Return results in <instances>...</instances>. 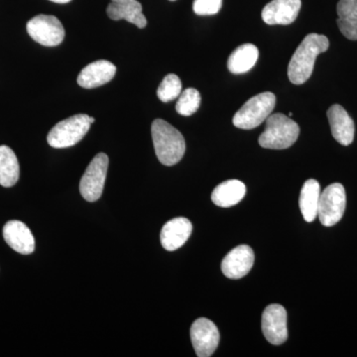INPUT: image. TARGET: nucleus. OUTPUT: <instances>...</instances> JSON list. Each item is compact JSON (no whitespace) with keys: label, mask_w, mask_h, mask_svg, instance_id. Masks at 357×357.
I'll list each match as a JSON object with an SVG mask.
<instances>
[{"label":"nucleus","mask_w":357,"mask_h":357,"mask_svg":"<svg viewBox=\"0 0 357 357\" xmlns=\"http://www.w3.org/2000/svg\"><path fill=\"white\" fill-rule=\"evenodd\" d=\"M170 1H176V0H170Z\"/></svg>","instance_id":"obj_29"},{"label":"nucleus","mask_w":357,"mask_h":357,"mask_svg":"<svg viewBox=\"0 0 357 357\" xmlns=\"http://www.w3.org/2000/svg\"><path fill=\"white\" fill-rule=\"evenodd\" d=\"M201 105V93L196 89H187L178 96L176 110L183 116H190L199 109Z\"/></svg>","instance_id":"obj_23"},{"label":"nucleus","mask_w":357,"mask_h":357,"mask_svg":"<svg viewBox=\"0 0 357 357\" xmlns=\"http://www.w3.org/2000/svg\"><path fill=\"white\" fill-rule=\"evenodd\" d=\"M96 119H93V117L89 116V122H91V124L95 123Z\"/></svg>","instance_id":"obj_28"},{"label":"nucleus","mask_w":357,"mask_h":357,"mask_svg":"<svg viewBox=\"0 0 357 357\" xmlns=\"http://www.w3.org/2000/svg\"><path fill=\"white\" fill-rule=\"evenodd\" d=\"M255 264V252L250 246L239 245L232 249L229 255L223 258L222 271L229 279L243 278L250 271Z\"/></svg>","instance_id":"obj_11"},{"label":"nucleus","mask_w":357,"mask_h":357,"mask_svg":"<svg viewBox=\"0 0 357 357\" xmlns=\"http://www.w3.org/2000/svg\"><path fill=\"white\" fill-rule=\"evenodd\" d=\"M91 126L88 114L74 115L56 124L47 136V141L54 148L74 146L83 139Z\"/></svg>","instance_id":"obj_5"},{"label":"nucleus","mask_w":357,"mask_h":357,"mask_svg":"<svg viewBox=\"0 0 357 357\" xmlns=\"http://www.w3.org/2000/svg\"><path fill=\"white\" fill-rule=\"evenodd\" d=\"M337 23L345 38L357 40V0H340Z\"/></svg>","instance_id":"obj_20"},{"label":"nucleus","mask_w":357,"mask_h":357,"mask_svg":"<svg viewBox=\"0 0 357 357\" xmlns=\"http://www.w3.org/2000/svg\"><path fill=\"white\" fill-rule=\"evenodd\" d=\"M52 2H55V3L59 4H65L69 3V2L72 1V0H50Z\"/></svg>","instance_id":"obj_26"},{"label":"nucleus","mask_w":357,"mask_h":357,"mask_svg":"<svg viewBox=\"0 0 357 357\" xmlns=\"http://www.w3.org/2000/svg\"><path fill=\"white\" fill-rule=\"evenodd\" d=\"M110 20H126L140 29L146 27L147 20L142 13V6L137 0L128 2H112L107 8Z\"/></svg>","instance_id":"obj_17"},{"label":"nucleus","mask_w":357,"mask_h":357,"mask_svg":"<svg viewBox=\"0 0 357 357\" xmlns=\"http://www.w3.org/2000/svg\"><path fill=\"white\" fill-rule=\"evenodd\" d=\"M319 197L321 187L318 181L310 178L301 190L299 201L301 213L307 222H314L318 217Z\"/></svg>","instance_id":"obj_19"},{"label":"nucleus","mask_w":357,"mask_h":357,"mask_svg":"<svg viewBox=\"0 0 357 357\" xmlns=\"http://www.w3.org/2000/svg\"><path fill=\"white\" fill-rule=\"evenodd\" d=\"M192 222L185 218H176L165 223L161 230L162 246L168 251L182 248L191 236Z\"/></svg>","instance_id":"obj_16"},{"label":"nucleus","mask_w":357,"mask_h":357,"mask_svg":"<svg viewBox=\"0 0 357 357\" xmlns=\"http://www.w3.org/2000/svg\"><path fill=\"white\" fill-rule=\"evenodd\" d=\"M275 105L276 96L269 91L253 96L234 115V126L248 130L257 128L271 115Z\"/></svg>","instance_id":"obj_4"},{"label":"nucleus","mask_w":357,"mask_h":357,"mask_svg":"<svg viewBox=\"0 0 357 357\" xmlns=\"http://www.w3.org/2000/svg\"><path fill=\"white\" fill-rule=\"evenodd\" d=\"M326 114L333 138L344 146L351 145L354 142L356 126L347 110L342 105H333Z\"/></svg>","instance_id":"obj_15"},{"label":"nucleus","mask_w":357,"mask_h":357,"mask_svg":"<svg viewBox=\"0 0 357 357\" xmlns=\"http://www.w3.org/2000/svg\"><path fill=\"white\" fill-rule=\"evenodd\" d=\"M109 162L107 154L98 153L89 163L79 183V192L86 201L96 202L102 197Z\"/></svg>","instance_id":"obj_7"},{"label":"nucleus","mask_w":357,"mask_h":357,"mask_svg":"<svg viewBox=\"0 0 357 357\" xmlns=\"http://www.w3.org/2000/svg\"><path fill=\"white\" fill-rule=\"evenodd\" d=\"M330 41L325 35H307L294 53L288 67V77L291 83L303 84L311 77L314 63L321 53L328 50Z\"/></svg>","instance_id":"obj_1"},{"label":"nucleus","mask_w":357,"mask_h":357,"mask_svg":"<svg viewBox=\"0 0 357 357\" xmlns=\"http://www.w3.org/2000/svg\"><path fill=\"white\" fill-rule=\"evenodd\" d=\"M3 237L16 252L31 255L35 250V239L29 227L20 220H10L4 225Z\"/></svg>","instance_id":"obj_14"},{"label":"nucleus","mask_w":357,"mask_h":357,"mask_svg":"<svg viewBox=\"0 0 357 357\" xmlns=\"http://www.w3.org/2000/svg\"><path fill=\"white\" fill-rule=\"evenodd\" d=\"M191 340L195 351L199 357L213 356L220 344V332L217 326L206 318L194 321L191 328Z\"/></svg>","instance_id":"obj_10"},{"label":"nucleus","mask_w":357,"mask_h":357,"mask_svg":"<svg viewBox=\"0 0 357 357\" xmlns=\"http://www.w3.org/2000/svg\"><path fill=\"white\" fill-rule=\"evenodd\" d=\"M151 133L159 161L165 166L178 164L185 152V139L180 131L163 119H155Z\"/></svg>","instance_id":"obj_2"},{"label":"nucleus","mask_w":357,"mask_h":357,"mask_svg":"<svg viewBox=\"0 0 357 357\" xmlns=\"http://www.w3.org/2000/svg\"><path fill=\"white\" fill-rule=\"evenodd\" d=\"M347 206V195L344 185L335 183L328 185L319 197L318 217L325 227L337 225L342 217Z\"/></svg>","instance_id":"obj_6"},{"label":"nucleus","mask_w":357,"mask_h":357,"mask_svg":"<svg viewBox=\"0 0 357 357\" xmlns=\"http://www.w3.org/2000/svg\"><path fill=\"white\" fill-rule=\"evenodd\" d=\"M245 194L246 187L241 181H225L213 190L211 201L220 208H230L238 204Z\"/></svg>","instance_id":"obj_18"},{"label":"nucleus","mask_w":357,"mask_h":357,"mask_svg":"<svg viewBox=\"0 0 357 357\" xmlns=\"http://www.w3.org/2000/svg\"><path fill=\"white\" fill-rule=\"evenodd\" d=\"M20 168L13 150L6 145L0 146V185L13 187L20 178Z\"/></svg>","instance_id":"obj_22"},{"label":"nucleus","mask_w":357,"mask_h":357,"mask_svg":"<svg viewBox=\"0 0 357 357\" xmlns=\"http://www.w3.org/2000/svg\"><path fill=\"white\" fill-rule=\"evenodd\" d=\"M299 134V126L293 119L283 114H275L266 119V128L258 141L260 146L266 149H287L297 141Z\"/></svg>","instance_id":"obj_3"},{"label":"nucleus","mask_w":357,"mask_h":357,"mask_svg":"<svg viewBox=\"0 0 357 357\" xmlns=\"http://www.w3.org/2000/svg\"><path fill=\"white\" fill-rule=\"evenodd\" d=\"M222 0H194L192 9L198 15H215L220 10Z\"/></svg>","instance_id":"obj_25"},{"label":"nucleus","mask_w":357,"mask_h":357,"mask_svg":"<svg viewBox=\"0 0 357 357\" xmlns=\"http://www.w3.org/2000/svg\"><path fill=\"white\" fill-rule=\"evenodd\" d=\"M182 93V82L175 74H170L164 77L158 89L157 96L162 102H170L178 98Z\"/></svg>","instance_id":"obj_24"},{"label":"nucleus","mask_w":357,"mask_h":357,"mask_svg":"<svg viewBox=\"0 0 357 357\" xmlns=\"http://www.w3.org/2000/svg\"><path fill=\"white\" fill-rule=\"evenodd\" d=\"M301 0H272L262 10V20L269 25H289L299 15Z\"/></svg>","instance_id":"obj_12"},{"label":"nucleus","mask_w":357,"mask_h":357,"mask_svg":"<svg viewBox=\"0 0 357 357\" xmlns=\"http://www.w3.org/2000/svg\"><path fill=\"white\" fill-rule=\"evenodd\" d=\"M27 32L34 41L46 47L58 46L65 38L64 26L53 15L35 16L27 23Z\"/></svg>","instance_id":"obj_8"},{"label":"nucleus","mask_w":357,"mask_h":357,"mask_svg":"<svg viewBox=\"0 0 357 357\" xmlns=\"http://www.w3.org/2000/svg\"><path fill=\"white\" fill-rule=\"evenodd\" d=\"M259 51L253 44H243L232 52L227 61V68L232 74H244L255 67Z\"/></svg>","instance_id":"obj_21"},{"label":"nucleus","mask_w":357,"mask_h":357,"mask_svg":"<svg viewBox=\"0 0 357 357\" xmlns=\"http://www.w3.org/2000/svg\"><path fill=\"white\" fill-rule=\"evenodd\" d=\"M112 2H128L132 1V0H112Z\"/></svg>","instance_id":"obj_27"},{"label":"nucleus","mask_w":357,"mask_h":357,"mask_svg":"<svg viewBox=\"0 0 357 357\" xmlns=\"http://www.w3.org/2000/svg\"><path fill=\"white\" fill-rule=\"evenodd\" d=\"M116 74V67L109 61L100 60L91 63L82 70L77 84L84 89H95L109 83Z\"/></svg>","instance_id":"obj_13"},{"label":"nucleus","mask_w":357,"mask_h":357,"mask_svg":"<svg viewBox=\"0 0 357 357\" xmlns=\"http://www.w3.org/2000/svg\"><path fill=\"white\" fill-rule=\"evenodd\" d=\"M261 326L270 344H284L288 338L287 312L281 305H269L263 312Z\"/></svg>","instance_id":"obj_9"}]
</instances>
